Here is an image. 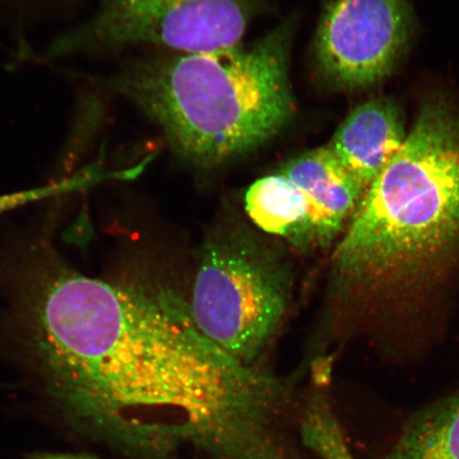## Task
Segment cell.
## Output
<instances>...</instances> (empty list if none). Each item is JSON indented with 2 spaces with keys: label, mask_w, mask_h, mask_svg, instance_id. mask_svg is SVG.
Returning a JSON list of instances; mask_svg holds the SVG:
<instances>
[{
  "label": "cell",
  "mask_w": 459,
  "mask_h": 459,
  "mask_svg": "<svg viewBox=\"0 0 459 459\" xmlns=\"http://www.w3.org/2000/svg\"><path fill=\"white\" fill-rule=\"evenodd\" d=\"M22 300L29 346L56 398L142 453L220 449L267 393L266 370L218 347L171 290L49 261Z\"/></svg>",
  "instance_id": "1"
},
{
  "label": "cell",
  "mask_w": 459,
  "mask_h": 459,
  "mask_svg": "<svg viewBox=\"0 0 459 459\" xmlns=\"http://www.w3.org/2000/svg\"><path fill=\"white\" fill-rule=\"evenodd\" d=\"M290 25L250 44L142 62L117 86L179 156L213 168L265 145L295 117Z\"/></svg>",
  "instance_id": "2"
},
{
  "label": "cell",
  "mask_w": 459,
  "mask_h": 459,
  "mask_svg": "<svg viewBox=\"0 0 459 459\" xmlns=\"http://www.w3.org/2000/svg\"><path fill=\"white\" fill-rule=\"evenodd\" d=\"M459 238V113L444 99L422 103L403 146L367 189L334 255L355 282L405 277Z\"/></svg>",
  "instance_id": "3"
},
{
  "label": "cell",
  "mask_w": 459,
  "mask_h": 459,
  "mask_svg": "<svg viewBox=\"0 0 459 459\" xmlns=\"http://www.w3.org/2000/svg\"><path fill=\"white\" fill-rule=\"evenodd\" d=\"M287 269L271 251L244 238L204 247L189 311L199 330L233 358L255 365L289 311Z\"/></svg>",
  "instance_id": "4"
},
{
  "label": "cell",
  "mask_w": 459,
  "mask_h": 459,
  "mask_svg": "<svg viewBox=\"0 0 459 459\" xmlns=\"http://www.w3.org/2000/svg\"><path fill=\"white\" fill-rule=\"evenodd\" d=\"M250 17V0H102L94 19L57 39L51 54L136 44L204 53L243 43Z\"/></svg>",
  "instance_id": "5"
},
{
  "label": "cell",
  "mask_w": 459,
  "mask_h": 459,
  "mask_svg": "<svg viewBox=\"0 0 459 459\" xmlns=\"http://www.w3.org/2000/svg\"><path fill=\"white\" fill-rule=\"evenodd\" d=\"M411 30L407 0H326L314 43L316 67L335 88H367L392 73Z\"/></svg>",
  "instance_id": "6"
},
{
  "label": "cell",
  "mask_w": 459,
  "mask_h": 459,
  "mask_svg": "<svg viewBox=\"0 0 459 459\" xmlns=\"http://www.w3.org/2000/svg\"><path fill=\"white\" fill-rule=\"evenodd\" d=\"M406 135L398 106L375 100L355 108L326 146L367 191L403 146Z\"/></svg>",
  "instance_id": "7"
},
{
  "label": "cell",
  "mask_w": 459,
  "mask_h": 459,
  "mask_svg": "<svg viewBox=\"0 0 459 459\" xmlns=\"http://www.w3.org/2000/svg\"><path fill=\"white\" fill-rule=\"evenodd\" d=\"M278 171L296 183L311 200L321 246L328 248L358 209L366 189L328 146L304 152Z\"/></svg>",
  "instance_id": "8"
},
{
  "label": "cell",
  "mask_w": 459,
  "mask_h": 459,
  "mask_svg": "<svg viewBox=\"0 0 459 459\" xmlns=\"http://www.w3.org/2000/svg\"><path fill=\"white\" fill-rule=\"evenodd\" d=\"M250 220L264 232L283 238L301 251L321 249L311 200L282 172L256 180L245 195Z\"/></svg>",
  "instance_id": "9"
},
{
  "label": "cell",
  "mask_w": 459,
  "mask_h": 459,
  "mask_svg": "<svg viewBox=\"0 0 459 459\" xmlns=\"http://www.w3.org/2000/svg\"><path fill=\"white\" fill-rule=\"evenodd\" d=\"M384 459H459V393L411 417Z\"/></svg>",
  "instance_id": "10"
},
{
  "label": "cell",
  "mask_w": 459,
  "mask_h": 459,
  "mask_svg": "<svg viewBox=\"0 0 459 459\" xmlns=\"http://www.w3.org/2000/svg\"><path fill=\"white\" fill-rule=\"evenodd\" d=\"M301 443L320 459H355L328 397L315 389L298 417Z\"/></svg>",
  "instance_id": "11"
},
{
  "label": "cell",
  "mask_w": 459,
  "mask_h": 459,
  "mask_svg": "<svg viewBox=\"0 0 459 459\" xmlns=\"http://www.w3.org/2000/svg\"><path fill=\"white\" fill-rule=\"evenodd\" d=\"M33 459H93L82 455H59V453H48V455H41L34 457Z\"/></svg>",
  "instance_id": "12"
}]
</instances>
